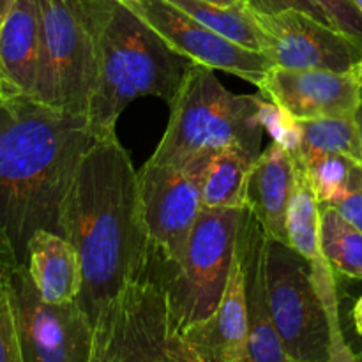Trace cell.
I'll return each mask as SVG.
<instances>
[{"label": "cell", "mask_w": 362, "mask_h": 362, "mask_svg": "<svg viewBox=\"0 0 362 362\" xmlns=\"http://www.w3.org/2000/svg\"><path fill=\"white\" fill-rule=\"evenodd\" d=\"M59 233L78 251L76 304L92 331L124 283L151 251L138 172L115 134L95 140L81 158L60 211Z\"/></svg>", "instance_id": "obj_1"}, {"label": "cell", "mask_w": 362, "mask_h": 362, "mask_svg": "<svg viewBox=\"0 0 362 362\" xmlns=\"http://www.w3.org/2000/svg\"><path fill=\"white\" fill-rule=\"evenodd\" d=\"M94 141L85 115L0 94V233L21 264L37 230L59 233L64 198Z\"/></svg>", "instance_id": "obj_2"}, {"label": "cell", "mask_w": 362, "mask_h": 362, "mask_svg": "<svg viewBox=\"0 0 362 362\" xmlns=\"http://www.w3.org/2000/svg\"><path fill=\"white\" fill-rule=\"evenodd\" d=\"M191 64L122 0L103 35L101 69L87 119L95 140L115 134L120 113L138 98L170 103Z\"/></svg>", "instance_id": "obj_3"}, {"label": "cell", "mask_w": 362, "mask_h": 362, "mask_svg": "<svg viewBox=\"0 0 362 362\" xmlns=\"http://www.w3.org/2000/svg\"><path fill=\"white\" fill-rule=\"evenodd\" d=\"M168 105V126L151 163L182 165L225 148H240L253 159L260 156L262 95L233 94L211 67L191 62Z\"/></svg>", "instance_id": "obj_4"}, {"label": "cell", "mask_w": 362, "mask_h": 362, "mask_svg": "<svg viewBox=\"0 0 362 362\" xmlns=\"http://www.w3.org/2000/svg\"><path fill=\"white\" fill-rule=\"evenodd\" d=\"M173 264L152 243L144 264L95 322L90 362H197L173 318Z\"/></svg>", "instance_id": "obj_5"}, {"label": "cell", "mask_w": 362, "mask_h": 362, "mask_svg": "<svg viewBox=\"0 0 362 362\" xmlns=\"http://www.w3.org/2000/svg\"><path fill=\"white\" fill-rule=\"evenodd\" d=\"M117 0H39L41 53L34 99L87 117L101 69L103 35Z\"/></svg>", "instance_id": "obj_6"}, {"label": "cell", "mask_w": 362, "mask_h": 362, "mask_svg": "<svg viewBox=\"0 0 362 362\" xmlns=\"http://www.w3.org/2000/svg\"><path fill=\"white\" fill-rule=\"evenodd\" d=\"M269 303L288 362L357 361L338 341L306 258L290 244L269 240Z\"/></svg>", "instance_id": "obj_7"}, {"label": "cell", "mask_w": 362, "mask_h": 362, "mask_svg": "<svg viewBox=\"0 0 362 362\" xmlns=\"http://www.w3.org/2000/svg\"><path fill=\"white\" fill-rule=\"evenodd\" d=\"M244 209L202 207L184 253L170 274V299L180 334L218 310L228 283Z\"/></svg>", "instance_id": "obj_8"}, {"label": "cell", "mask_w": 362, "mask_h": 362, "mask_svg": "<svg viewBox=\"0 0 362 362\" xmlns=\"http://www.w3.org/2000/svg\"><path fill=\"white\" fill-rule=\"evenodd\" d=\"M212 158L197 156L182 165L147 161L138 172L148 237L175 264L202 211V186Z\"/></svg>", "instance_id": "obj_9"}, {"label": "cell", "mask_w": 362, "mask_h": 362, "mask_svg": "<svg viewBox=\"0 0 362 362\" xmlns=\"http://www.w3.org/2000/svg\"><path fill=\"white\" fill-rule=\"evenodd\" d=\"M13 299L23 362H90L94 331L76 300L42 299L25 264L14 272Z\"/></svg>", "instance_id": "obj_10"}, {"label": "cell", "mask_w": 362, "mask_h": 362, "mask_svg": "<svg viewBox=\"0 0 362 362\" xmlns=\"http://www.w3.org/2000/svg\"><path fill=\"white\" fill-rule=\"evenodd\" d=\"M147 25H151L177 53L211 69L235 74L260 87L272 67L269 57L262 52L244 48L218 32L211 30L170 4L168 0H122Z\"/></svg>", "instance_id": "obj_11"}, {"label": "cell", "mask_w": 362, "mask_h": 362, "mask_svg": "<svg viewBox=\"0 0 362 362\" xmlns=\"http://www.w3.org/2000/svg\"><path fill=\"white\" fill-rule=\"evenodd\" d=\"M272 66L286 69H327L346 73L359 66L362 46L338 28L304 11L253 13Z\"/></svg>", "instance_id": "obj_12"}, {"label": "cell", "mask_w": 362, "mask_h": 362, "mask_svg": "<svg viewBox=\"0 0 362 362\" xmlns=\"http://www.w3.org/2000/svg\"><path fill=\"white\" fill-rule=\"evenodd\" d=\"M258 88L296 120L356 115L362 103L357 69L338 73L272 66Z\"/></svg>", "instance_id": "obj_13"}, {"label": "cell", "mask_w": 362, "mask_h": 362, "mask_svg": "<svg viewBox=\"0 0 362 362\" xmlns=\"http://www.w3.org/2000/svg\"><path fill=\"white\" fill-rule=\"evenodd\" d=\"M269 235L250 209H244L235 250L244 276V299L247 315V361L288 362L276 332L269 303Z\"/></svg>", "instance_id": "obj_14"}, {"label": "cell", "mask_w": 362, "mask_h": 362, "mask_svg": "<svg viewBox=\"0 0 362 362\" xmlns=\"http://www.w3.org/2000/svg\"><path fill=\"white\" fill-rule=\"evenodd\" d=\"M288 239L290 246L299 251L308 260L317 292L324 303L331 320L332 331L339 343L346 345L339 320L338 285L334 278V267L329 264L322 251L320 243V207L310 179L296 163V186L288 207Z\"/></svg>", "instance_id": "obj_15"}, {"label": "cell", "mask_w": 362, "mask_h": 362, "mask_svg": "<svg viewBox=\"0 0 362 362\" xmlns=\"http://www.w3.org/2000/svg\"><path fill=\"white\" fill-rule=\"evenodd\" d=\"M186 343L197 362H250L244 276L237 250L218 310L186 332Z\"/></svg>", "instance_id": "obj_16"}, {"label": "cell", "mask_w": 362, "mask_h": 362, "mask_svg": "<svg viewBox=\"0 0 362 362\" xmlns=\"http://www.w3.org/2000/svg\"><path fill=\"white\" fill-rule=\"evenodd\" d=\"M296 186L292 152L272 141L253 163L247 184V205L271 240L290 244L288 207Z\"/></svg>", "instance_id": "obj_17"}, {"label": "cell", "mask_w": 362, "mask_h": 362, "mask_svg": "<svg viewBox=\"0 0 362 362\" xmlns=\"http://www.w3.org/2000/svg\"><path fill=\"white\" fill-rule=\"evenodd\" d=\"M41 53L39 0H16L0 28V94L34 98Z\"/></svg>", "instance_id": "obj_18"}, {"label": "cell", "mask_w": 362, "mask_h": 362, "mask_svg": "<svg viewBox=\"0 0 362 362\" xmlns=\"http://www.w3.org/2000/svg\"><path fill=\"white\" fill-rule=\"evenodd\" d=\"M25 265L35 288L48 303H73L81 290L78 251L60 233L37 230L27 244Z\"/></svg>", "instance_id": "obj_19"}, {"label": "cell", "mask_w": 362, "mask_h": 362, "mask_svg": "<svg viewBox=\"0 0 362 362\" xmlns=\"http://www.w3.org/2000/svg\"><path fill=\"white\" fill-rule=\"evenodd\" d=\"M255 159L240 148H225L212 158L202 186V207L246 209Z\"/></svg>", "instance_id": "obj_20"}, {"label": "cell", "mask_w": 362, "mask_h": 362, "mask_svg": "<svg viewBox=\"0 0 362 362\" xmlns=\"http://www.w3.org/2000/svg\"><path fill=\"white\" fill-rule=\"evenodd\" d=\"M300 131V141L293 158L308 154H343L354 161L362 163V141L359 124L356 115L349 117H322V119L297 120Z\"/></svg>", "instance_id": "obj_21"}, {"label": "cell", "mask_w": 362, "mask_h": 362, "mask_svg": "<svg viewBox=\"0 0 362 362\" xmlns=\"http://www.w3.org/2000/svg\"><path fill=\"white\" fill-rule=\"evenodd\" d=\"M223 37L264 53V39L253 13L246 6H218L205 0H168Z\"/></svg>", "instance_id": "obj_22"}, {"label": "cell", "mask_w": 362, "mask_h": 362, "mask_svg": "<svg viewBox=\"0 0 362 362\" xmlns=\"http://www.w3.org/2000/svg\"><path fill=\"white\" fill-rule=\"evenodd\" d=\"M322 251L336 272L362 281V230L346 221L332 205L320 204Z\"/></svg>", "instance_id": "obj_23"}, {"label": "cell", "mask_w": 362, "mask_h": 362, "mask_svg": "<svg viewBox=\"0 0 362 362\" xmlns=\"http://www.w3.org/2000/svg\"><path fill=\"white\" fill-rule=\"evenodd\" d=\"M293 159L308 175L320 204H332L341 197L346 189L354 165L357 163L349 156L331 152L308 154Z\"/></svg>", "instance_id": "obj_24"}, {"label": "cell", "mask_w": 362, "mask_h": 362, "mask_svg": "<svg viewBox=\"0 0 362 362\" xmlns=\"http://www.w3.org/2000/svg\"><path fill=\"white\" fill-rule=\"evenodd\" d=\"M0 362H23L13 285L0 290Z\"/></svg>", "instance_id": "obj_25"}, {"label": "cell", "mask_w": 362, "mask_h": 362, "mask_svg": "<svg viewBox=\"0 0 362 362\" xmlns=\"http://www.w3.org/2000/svg\"><path fill=\"white\" fill-rule=\"evenodd\" d=\"M260 119L264 124V129L272 136V141H278L283 147L293 152L300 141L299 124L293 117H290L285 110L279 108L276 103L267 101L262 95V108Z\"/></svg>", "instance_id": "obj_26"}, {"label": "cell", "mask_w": 362, "mask_h": 362, "mask_svg": "<svg viewBox=\"0 0 362 362\" xmlns=\"http://www.w3.org/2000/svg\"><path fill=\"white\" fill-rule=\"evenodd\" d=\"M331 25L362 46V13L356 0H313Z\"/></svg>", "instance_id": "obj_27"}, {"label": "cell", "mask_w": 362, "mask_h": 362, "mask_svg": "<svg viewBox=\"0 0 362 362\" xmlns=\"http://www.w3.org/2000/svg\"><path fill=\"white\" fill-rule=\"evenodd\" d=\"M332 207L343 216L349 223L362 230V165L356 163L350 173L346 189L343 191L341 197L334 200Z\"/></svg>", "instance_id": "obj_28"}, {"label": "cell", "mask_w": 362, "mask_h": 362, "mask_svg": "<svg viewBox=\"0 0 362 362\" xmlns=\"http://www.w3.org/2000/svg\"><path fill=\"white\" fill-rule=\"evenodd\" d=\"M244 4H246V7L251 13L258 14H274L288 9L304 11V13L311 14V16L317 18V20L331 25V21L327 20V16L322 13L320 7H318L313 0H244Z\"/></svg>", "instance_id": "obj_29"}, {"label": "cell", "mask_w": 362, "mask_h": 362, "mask_svg": "<svg viewBox=\"0 0 362 362\" xmlns=\"http://www.w3.org/2000/svg\"><path fill=\"white\" fill-rule=\"evenodd\" d=\"M20 264L21 262L13 244L0 233V290H6L13 285L14 272Z\"/></svg>", "instance_id": "obj_30"}, {"label": "cell", "mask_w": 362, "mask_h": 362, "mask_svg": "<svg viewBox=\"0 0 362 362\" xmlns=\"http://www.w3.org/2000/svg\"><path fill=\"white\" fill-rule=\"evenodd\" d=\"M14 4H16V0H0V28L6 23L7 16H9L11 11H13Z\"/></svg>", "instance_id": "obj_31"}, {"label": "cell", "mask_w": 362, "mask_h": 362, "mask_svg": "<svg viewBox=\"0 0 362 362\" xmlns=\"http://www.w3.org/2000/svg\"><path fill=\"white\" fill-rule=\"evenodd\" d=\"M354 324H356L357 332L362 336V297L354 306Z\"/></svg>", "instance_id": "obj_32"}, {"label": "cell", "mask_w": 362, "mask_h": 362, "mask_svg": "<svg viewBox=\"0 0 362 362\" xmlns=\"http://www.w3.org/2000/svg\"><path fill=\"white\" fill-rule=\"evenodd\" d=\"M205 2H212V4H218V6H225V7L246 6V4H244V0H205Z\"/></svg>", "instance_id": "obj_33"}, {"label": "cell", "mask_w": 362, "mask_h": 362, "mask_svg": "<svg viewBox=\"0 0 362 362\" xmlns=\"http://www.w3.org/2000/svg\"><path fill=\"white\" fill-rule=\"evenodd\" d=\"M356 119H357V124H359V131H361V141H362V103H361L359 110H357V113H356Z\"/></svg>", "instance_id": "obj_34"}, {"label": "cell", "mask_w": 362, "mask_h": 362, "mask_svg": "<svg viewBox=\"0 0 362 362\" xmlns=\"http://www.w3.org/2000/svg\"><path fill=\"white\" fill-rule=\"evenodd\" d=\"M357 74H359V80H361V85H362V59H361L359 66H357Z\"/></svg>", "instance_id": "obj_35"}, {"label": "cell", "mask_w": 362, "mask_h": 362, "mask_svg": "<svg viewBox=\"0 0 362 362\" xmlns=\"http://www.w3.org/2000/svg\"><path fill=\"white\" fill-rule=\"evenodd\" d=\"M356 4H357V7H359V11L362 13V0H356Z\"/></svg>", "instance_id": "obj_36"}]
</instances>
